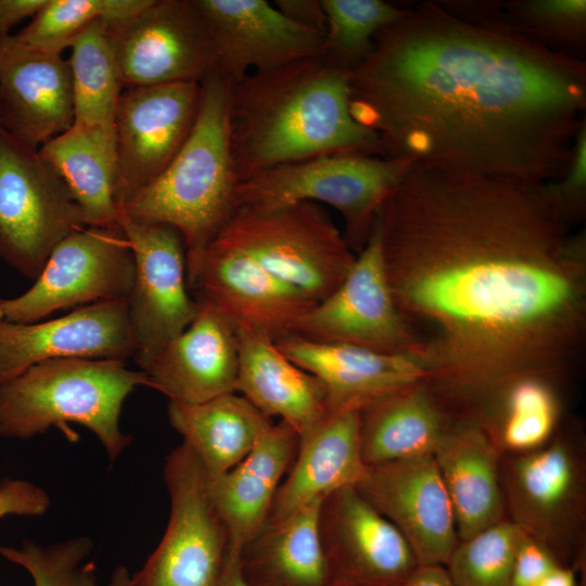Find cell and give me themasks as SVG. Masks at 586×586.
I'll return each instance as SVG.
<instances>
[{
	"label": "cell",
	"instance_id": "obj_30",
	"mask_svg": "<svg viewBox=\"0 0 586 586\" xmlns=\"http://www.w3.org/2000/svg\"><path fill=\"white\" fill-rule=\"evenodd\" d=\"M39 153L69 189L86 226L118 225L114 127L73 124L40 145Z\"/></svg>",
	"mask_w": 586,
	"mask_h": 586
},
{
	"label": "cell",
	"instance_id": "obj_44",
	"mask_svg": "<svg viewBox=\"0 0 586 586\" xmlns=\"http://www.w3.org/2000/svg\"><path fill=\"white\" fill-rule=\"evenodd\" d=\"M398 586H457L445 565L419 564Z\"/></svg>",
	"mask_w": 586,
	"mask_h": 586
},
{
	"label": "cell",
	"instance_id": "obj_8",
	"mask_svg": "<svg viewBox=\"0 0 586 586\" xmlns=\"http://www.w3.org/2000/svg\"><path fill=\"white\" fill-rule=\"evenodd\" d=\"M408 164L364 153L322 155L276 166L241 180L237 207L270 209L298 202L327 204L343 217V233L360 252L383 201Z\"/></svg>",
	"mask_w": 586,
	"mask_h": 586
},
{
	"label": "cell",
	"instance_id": "obj_9",
	"mask_svg": "<svg viewBox=\"0 0 586 586\" xmlns=\"http://www.w3.org/2000/svg\"><path fill=\"white\" fill-rule=\"evenodd\" d=\"M82 227L80 208L39 148L0 127V259L36 279L56 244Z\"/></svg>",
	"mask_w": 586,
	"mask_h": 586
},
{
	"label": "cell",
	"instance_id": "obj_43",
	"mask_svg": "<svg viewBox=\"0 0 586 586\" xmlns=\"http://www.w3.org/2000/svg\"><path fill=\"white\" fill-rule=\"evenodd\" d=\"M47 0H0V37L9 36L11 29L28 17H34Z\"/></svg>",
	"mask_w": 586,
	"mask_h": 586
},
{
	"label": "cell",
	"instance_id": "obj_41",
	"mask_svg": "<svg viewBox=\"0 0 586 586\" xmlns=\"http://www.w3.org/2000/svg\"><path fill=\"white\" fill-rule=\"evenodd\" d=\"M559 565L546 547L524 534L514 558L512 586H538Z\"/></svg>",
	"mask_w": 586,
	"mask_h": 586
},
{
	"label": "cell",
	"instance_id": "obj_49",
	"mask_svg": "<svg viewBox=\"0 0 586 586\" xmlns=\"http://www.w3.org/2000/svg\"><path fill=\"white\" fill-rule=\"evenodd\" d=\"M4 320V315H3V308H2V300L0 298V322Z\"/></svg>",
	"mask_w": 586,
	"mask_h": 586
},
{
	"label": "cell",
	"instance_id": "obj_28",
	"mask_svg": "<svg viewBox=\"0 0 586 586\" xmlns=\"http://www.w3.org/2000/svg\"><path fill=\"white\" fill-rule=\"evenodd\" d=\"M501 451L473 419L459 421L433 454L454 509L459 540L505 519Z\"/></svg>",
	"mask_w": 586,
	"mask_h": 586
},
{
	"label": "cell",
	"instance_id": "obj_21",
	"mask_svg": "<svg viewBox=\"0 0 586 586\" xmlns=\"http://www.w3.org/2000/svg\"><path fill=\"white\" fill-rule=\"evenodd\" d=\"M74 124L68 59L0 37V127L39 148Z\"/></svg>",
	"mask_w": 586,
	"mask_h": 586
},
{
	"label": "cell",
	"instance_id": "obj_27",
	"mask_svg": "<svg viewBox=\"0 0 586 586\" xmlns=\"http://www.w3.org/2000/svg\"><path fill=\"white\" fill-rule=\"evenodd\" d=\"M367 470L361 456L359 410L329 413L298 437L295 458L267 521L282 519L337 489L356 487Z\"/></svg>",
	"mask_w": 586,
	"mask_h": 586
},
{
	"label": "cell",
	"instance_id": "obj_40",
	"mask_svg": "<svg viewBox=\"0 0 586 586\" xmlns=\"http://www.w3.org/2000/svg\"><path fill=\"white\" fill-rule=\"evenodd\" d=\"M50 502L48 493L31 482L9 477L0 482V519L10 514L39 517Z\"/></svg>",
	"mask_w": 586,
	"mask_h": 586
},
{
	"label": "cell",
	"instance_id": "obj_14",
	"mask_svg": "<svg viewBox=\"0 0 586 586\" xmlns=\"http://www.w3.org/2000/svg\"><path fill=\"white\" fill-rule=\"evenodd\" d=\"M292 334L318 343L416 356L415 340L391 293L374 226L342 283L296 322Z\"/></svg>",
	"mask_w": 586,
	"mask_h": 586
},
{
	"label": "cell",
	"instance_id": "obj_15",
	"mask_svg": "<svg viewBox=\"0 0 586 586\" xmlns=\"http://www.w3.org/2000/svg\"><path fill=\"white\" fill-rule=\"evenodd\" d=\"M199 104V81L124 88L114 118L120 208L173 161L193 128Z\"/></svg>",
	"mask_w": 586,
	"mask_h": 586
},
{
	"label": "cell",
	"instance_id": "obj_48",
	"mask_svg": "<svg viewBox=\"0 0 586 586\" xmlns=\"http://www.w3.org/2000/svg\"><path fill=\"white\" fill-rule=\"evenodd\" d=\"M327 586H359V585L352 584V583H348V582L333 579Z\"/></svg>",
	"mask_w": 586,
	"mask_h": 586
},
{
	"label": "cell",
	"instance_id": "obj_22",
	"mask_svg": "<svg viewBox=\"0 0 586 586\" xmlns=\"http://www.w3.org/2000/svg\"><path fill=\"white\" fill-rule=\"evenodd\" d=\"M196 302L198 314L191 323L141 370L146 386L170 402L198 404L235 393V330L207 303Z\"/></svg>",
	"mask_w": 586,
	"mask_h": 586
},
{
	"label": "cell",
	"instance_id": "obj_25",
	"mask_svg": "<svg viewBox=\"0 0 586 586\" xmlns=\"http://www.w3.org/2000/svg\"><path fill=\"white\" fill-rule=\"evenodd\" d=\"M462 417L426 380L392 391L359 410L361 456L367 467L433 456Z\"/></svg>",
	"mask_w": 586,
	"mask_h": 586
},
{
	"label": "cell",
	"instance_id": "obj_24",
	"mask_svg": "<svg viewBox=\"0 0 586 586\" xmlns=\"http://www.w3.org/2000/svg\"><path fill=\"white\" fill-rule=\"evenodd\" d=\"M297 447L295 430L282 420L272 422L241 462L208 480L209 498L225 527L229 555L240 556L265 525Z\"/></svg>",
	"mask_w": 586,
	"mask_h": 586
},
{
	"label": "cell",
	"instance_id": "obj_7",
	"mask_svg": "<svg viewBox=\"0 0 586 586\" xmlns=\"http://www.w3.org/2000/svg\"><path fill=\"white\" fill-rule=\"evenodd\" d=\"M216 237L316 304L342 283L356 259L326 208L314 202L270 209L239 206Z\"/></svg>",
	"mask_w": 586,
	"mask_h": 586
},
{
	"label": "cell",
	"instance_id": "obj_1",
	"mask_svg": "<svg viewBox=\"0 0 586 586\" xmlns=\"http://www.w3.org/2000/svg\"><path fill=\"white\" fill-rule=\"evenodd\" d=\"M544 184L408 165L379 208L394 303L426 380L479 419L511 382L559 384L586 337L585 238Z\"/></svg>",
	"mask_w": 586,
	"mask_h": 586
},
{
	"label": "cell",
	"instance_id": "obj_10",
	"mask_svg": "<svg viewBox=\"0 0 586 586\" xmlns=\"http://www.w3.org/2000/svg\"><path fill=\"white\" fill-rule=\"evenodd\" d=\"M164 481L170 509L164 535L133 586H216L228 538L208 494V477L183 443L166 457Z\"/></svg>",
	"mask_w": 586,
	"mask_h": 586
},
{
	"label": "cell",
	"instance_id": "obj_17",
	"mask_svg": "<svg viewBox=\"0 0 586 586\" xmlns=\"http://www.w3.org/2000/svg\"><path fill=\"white\" fill-rule=\"evenodd\" d=\"M205 23L216 71L231 82L323 53L324 34L265 0H192Z\"/></svg>",
	"mask_w": 586,
	"mask_h": 586
},
{
	"label": "cell",
	"instance_id": "obj_45",
	"mask_svg": "<svg viewBox=\"0 0 586 586\" xmlns=\"http://www.w3.org/2000/svg\"><path fill=\"white\" fill-rule=\"evenodd\" d=\"M578 572L574 569L559 565L552 570L538 586H585V572L581 573V578H577Z\"/></svg>",
	"mask_w": 586,
	"mask_h": 586
},
{
	"label": "cell",
	"instance_id": "obj_38",
	"mask_svg": "<svg viewBox=\"0 0 586 586\" xmlns=\"http://www.w3.org/2000/svg\"><path fill=\"white\" fill-rule=\"evenodd\" d=\"M517 22H509L530 36L553 38L563 42H582L585 35V0H535L513 5Z\"/></svg>",
	"mask_w": 586,
	"mask_h": 586
},
{
	"label": "cell",
	"instance_id": "obj_5",
	"mask_svg": "<svg viewBox=\"0 0 586 586\" xmlns=\"http://www.w3.org/2000/svg\"><path fill=\"white\" fill-rule=\"evenodd\" d=\"M143 371L125 360L61 358L26 369L0 385V437L28 440L74 422L90 430L114 462L130 444L119 425L123 404Z\"/></svg>",
	"mask_w": 586,
	"mask_h": 586
},
{
	"label": "cell",
	"instance_id": "obj_11",
	"mask_svg": "<svg viewBox=\"0 0 586 586\" xmlns=\"http://www.w3.org/2000/svg\"><path fill=\"white\" fill-rule=\"evenodd\" d=\"M135 273V257L119 224L79 228L56 244L29 290L2 300L4 320L31 323L89 302L127 301Z\"/></svg>",
	"mask_w": 586,
	"mask_h": 586
},
{
	"label": "cell",
	"instance_id": "obj_35",
	"mask_svg": "<svg viewBox=\"0 0 586 586\" xmlns=\"http://www.w3.org/2000/svg\"><path fill=\"white\" fill-rule=\"evenodd\" d=\"M326 14L322 55L352 71L370 52L374 36L404 9L382 0H321Z\"/></svg>",
	"mask_w": 586,
	"mask_h": 586
},
{
	"label": "cell",
	"instance_id": "obj_19",
	"mask_svg": "<svg viewBox=\"0 0 586 586\" xmlns=\"http://www.w3.org/2000/svg\"><path fill=\"white\" fill-rule=\"evenodd\" d=\"M319 527L331 581L398 586L419 565L399 531L355 486L322 500Z\"/></svg>",
	"mask_w": 586,
	"mask_h": 586
},
{
	"label": "cell",
	"instance_id": "obj_39",
	"mask_svg": "<svg viewBox=\"0 0 586 586\" xmlns=\"http://www.w3.org/2000/svg\"><path fill=\"white\" fill-rule=\"evenodd\" d=\"M544 188L572 221L582 217L586 199V124L577 133L566 171L559 180L544 183Z\"/></svg>",
	"mask_w": 586,
	"mask_h": 586
},
{
	"label": "cell",
	"instance_id": "obj_46",
	"mask_svg": "<svg viewBox=\"0 0 586 586\" xmlns=\"http://www.w3.org/2000/svg\"><path fill=\"white\" fill-rule=\"evenodd\" d=\"M216 586H250L240 563V556L227 552L225 564Z\"/></svg>",
	"mask_w": 586,
	"mask_h": 586
},
{
	"label": "cell",
	"instance_id": "obj_47",
	"mask_svg": "<svg viewBox=\"0 0 586 586\" xmlns=\"http://www.w3.org/2000/svg\"><path fill=\"white\" fill-rule=\"evenodd\" d=\"M106 586H133L132 575L127 568L119 565L112 572Z\"/></svg>",
	"mask_w": 586,
	"mask_h": 586
},
{
	"label": "cell",
	"instance_id": "obj_36",
	"mask_svg": "<svg viewBox=\"0 0 586 586\" xmlns=\"http://www.w3.org/2000/svg\"><path fill=\"white\" fill-rule=\"evenodd\" d=\"M523 535L504 519L459 540L445 568L457 586H512L514 558Z\"/></svg>",
	"mask_w": 586,
	"mask_h": 586
},
{
	"label": "cell",
	"instance_id": "obj_42",
	"mask_svg": "<svg viewBox=\"0 0 586 586\" xmlns=\"http://www.w3.org/2000/svg\"><path fill=\"white\" fill-rule=\"evenodd\" d=\"M275 7L292 22L326 33V14L321 0H276Z\"/></svg>",
	"mask_w": 586,
	"mask_h": 586
},
{
	"label": "cell",
	"instance_id": "obj_4",
	"mask_svg": "<svg viewBox=\"0 0 586 586\" xmlns=\"http://www.w3.org/2000/svg\"><path fill=\"white\" fill-rule=\"evenodd\" d=\"M231 84L217 71L200 81L199 111L188 139L164 171L122 208L131 220L178 230L186 247L187 281L237 209L240 180L230 149Z\"/></svg>",
	"mask_w": 586,
	"mask_h": 586
},
{
	"label": "cell",
	"instance_id": "obj_13",
	"mask_svg": "<svg viewBox=\"0 0 586 586\" xmlns=\"http://www.w3.org/2000/svg\"><path fill=\"white\" fill-rule=\"evenodd\" d=\"M118 224L135 257V281L127 304L133 358L144 370L191 323L198 302L188 290L186 247L177 229L138 222L122 212Z\"/></svg>",
	"mask_w": 586,
	"mask_h": 586
},
{
	"label": "cell",
	"instance_id": "obj_12",
	"mask_svg": "<svg viewBox=\"0 0 586 586\" xmlns=\"http://www.w3.org/2000/svg\"><path fill=\"white\" fill-rule=\"evenodd\" d=\"M106 28L124 88L200 82L216 71L209 34L192 0H150Z\"/></svg>",
	"mask_w": 586,
	"mask_h": 586
},
{
	"label": "cell",
	"instance_id": "obj_18",
	"mask_svg": "<svg viewBox=\"0 0 586 586\" xmlns=\"http://www.w3.org/2000/svg\"><path fill=\"white\" fill-rule=\"evenodd\" d=\"M356 488L399 531L419 564H446L459 537L433 456L368 467Z\"/></svg>",
	"mask_w": 586,
	"mask_h": 586
},
{
	"label": "cell",
	"instance_id": "obj_3",
	"mask_svg": "<svg viewBox=\"0 0 586 586\" xmlns=\"http://www.w3.org/2000/svg\"><path fill=\"white\" fill-rule=\"evenodd\" d=\"M349 73L321 54L232 82L230 149L239 180L322 155L383 157L377 133L351 113Z\"/></svg>",
	"mask_w": 586,
	"mask_h": 586
},
{
	"label": "cell",
	"instance_id": "obj_29",
	"mask_svg": "<svg viewBox=\"0 0 586 586\" xmlns=\"http://www.w3.org/2000/svg\"><path fill=\"white\" fill-rule=\"evenodd\" d=\"M323 499L266 521L244 546L240 563L250 586H327L331 582L319 527Z\"/></svg>",
	"mask_w": 586,
	"mask_h": 586
},
{
	"label": "cell",
	"instance_id": "obj_16",
	"mask_svg": "<svg viewBox=\"0 0 586 586\" xmlns=\"http://www.w3.org/2000/svg\"><path fill=\"white\" fill-rule=\"evenodd\" d=\"M195 300L221 315L234 330H249L278 341L316 303L284 283L244 250L216 237L188 279Z\"/></svg>",
	"mask_w": 586,
	"mask_h": 586
},
{
	"label": "cell",
	"instance_id": "obj_26",
	"mask_svg": "<svg viewBox=\"0 0 586 586\" xmlns=\"http://www.w3.org/2000/svg\"><path fill=\"white\" fill-rule=\"evenodd\" d=\"M240 392L266 417H278L304 435L328 415L321 381L291 361L275 341L249 330H235Z\"/></svg>",
	"mask_w": 586,
	"mask_h": 586
},
{
	"label": "cell",
	"instance_id": "obj_20",
	"mask_svg": "<svg viewBox=\"0 0 586 586\" xmlns=\"http://www.w3.org/2000/svg\"><path fill=\"white\" fill-rule=\"evenodd\" d=\"M127 301L99 302L31 323L0 322V385L29 367L61 358L125 360L133 356Z\"/></svg>",
	"mask_w": 586,
	"mask_h": 586
},
{
	"label": "cell",
	"instance_id": "obj_32",
	"mask_svg": "<svg viewBox=\"0 0 586 586\" xmlns=\"http://www.w3.org/2000/svg\"><path fill=\"white\" fill-rule=\"evenodd\" d=\"M562 421L559 384L539 377L508 384L479 419L502 455L545 445Z\"/></svg>",
	"mask_w": 586,
	"mask_h": 586
},
{
	"label": "cell",
	"instance_id": "obj_34",
	"mask_svg": "<svg viewBox=\"0 0 586 586\" xmlns=\"http://www.w3.org/2000/svg\"><path fill=\"white\" fill-rule=\"evenodd\" d=\"M150 0H47L15 36L26 46L52 53L71 48L76 38L95 22L128 18Z\"/></svg>",
	"mask_w": 586,
	"mask_h": 586
},
{
	"label": "cell",
	"instance_id": "obj_33",
	"mask_svg": "<svg viewBox=\"0 0 586 586\" xmlns=\"http://www.w3.org/2000/svg\"><path fill=\"white\" fill-rule=\"evenodd\" d=\"M69 49L74 124L114 127L116 107L124 87L106 22L99 21L90 25Z\"/></svg>",
	"mask_w": 586,
	"mask_h": 586
},
{
	"label": "cell",
	"instance_id": "obj_31",
	"mask_svg": "<svg viewBox=\"0 0 586 586\" xmlns=\"http://www.w3.org/2000/svg\"><path fill=\"white\" fill-rule=\"evenodd\" d=\"M167 415L170 425L199 459L208 480L241 462L272 423L235 393L198 404L169 400Z\"/></svg>",
	"mask_w": 586,
	"mask_h": 586
},
{
	"label": "cell",
	"instance_id": "obj_37",
	"mask_svg": "<svg viewBox=\"0 0 586 586\" xmlns=\"http://www.w3.org/2000/svg\"><path fill=\"white\" fill-rule=\"evenodd\" d=\"M92 549L89 537L50 546L24 540L21 549L0 545V556L23 566L35 586H98L94 564L87 560Z\"/></svg>",
	"mask_w": 586,
	"mask_h": 586
},
{
	"label": "cell",
	"instance_id": "obj_23",
	"mask_svg": "<svg viewBox=\"0 0 586 586\" xmlns=\"http://www.w3.org/2000/svg\"><path fill=\"white\" fill-rule=\"evenodd\" d=\"M275 343L291 361L321 381L329 413L360 410L392 391L424 379L419 361L409 354L318 343L293 334Z\"/></svg>",
	"mask_w": 586,
	"mask_h": 586
},
{
	"label": "cell",
	"instance_id": "obj_6",
	"mask_svg": "<svg viewBox=\"0 0 586 586\" xmlns=\"http://www.w3.org/2000/svg\"><path fill=\"white\" fill-rule=\"evenodd\" d=\"M505 519L546 547L561 565L586 571V443L579 425L560 424L543 446L500 461Z\"/></svg>",
	"mask_w": 586,
	"mask_h": 586
},
{
	"label": "cell",
	"instance_id": "obj_2",
	"mask_svg": "<svg viewBox=\"0 0 586 586\" xmlns=\"http://www.w3.org/2000/svg\"><path fill=\"white\" fill-rule=\"evenodd\" d=\"M349 107L383 157L537 186L570 165L586 72L509 22L426 2L374 36L349 73Z\"/></svg>",
	"mask_w": 586,
	"mask_h": 586
}]
</instances>
